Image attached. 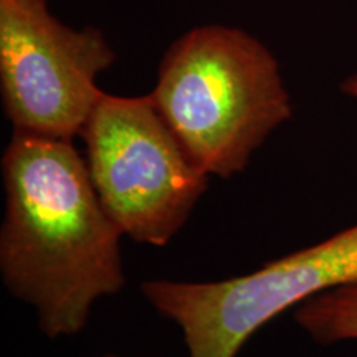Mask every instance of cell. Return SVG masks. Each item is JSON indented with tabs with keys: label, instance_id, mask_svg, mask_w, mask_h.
Listing matches in <instances>:
<instances>
[{
	"label": "cell",
	"instance_id": "1",
	"mask_svg": "<svg viewBox=\"0 0 357 357\" xmlns=\"http://www.w3.org/2000/svg\"><path fill=\"white\" fill-rule=\"evenodd\" d=\"M0 273L45 336H77L126 283L121 236L73 141L13 132L2 158Z\"/></svg>",
	"mask_w": 357,
	"mask_h": 357
},
{
	"label": "cell",
	"instance_id": "2",
	"mask_svg": "<svg viewBox=\"0 0 357 357\" xmlns=\"http://www.w3.org/2000/svg\"><path fill=\"white\" fill-rule=\"evenodd\" d=\"M149 96L192 162L222 178L245 171L293 113L273 53L223 25L197 26L177 38Z\"/></svg>",
	"mask_w": 357,
	"mask_h": 357
},
{
	"label": "cell",
	"instance_id": "3",
	"mask_svg": "<svg viewBox=\"0 0 357 357\" xmlns=\"http://www.w3.org/2000/svg\"><path fill=\"white\" fill-rule=\"evenodd\" d=\"M84 160L98 199L134 243L166 247L208 187L151 96L102 93L84 123Z\"/></svg>",
	"mask_w": 357,
	"mask_h": 357
},
{
	"label": "cell",
	"instance_id": "4",
	"mask_svg": "<svg viewBox=\"0 0 357 357\" xmlns=\"http://www.w3.org/2000/svg\"><path fill=\"white\" fill-rule=\"evenodd\" d=\"M349 283H357V223L248 275L202 283L147 280L141 291L178 326L189 357H236L268 321Z\"/></svg>",
	"mask_w": 357,
	"mask_h": 357
},
{
	"label": "cell",
	"instance_id": "5",
	"mask_svg": "<svg viewBox=\"0 0 357 357\" xmlns=\"http://www.w3.org/2000/svg\"><path fill=\"white\" fill-rule=\"evenodd\" d=\"M116 55L101 30H73L47 0H0V88L13 132L73 141Z\"/></svg>",
	"mask_w": 357,
	"mask_h": 357
},
{
	"label": "cell",
	"instance_id": "6",
	"mask_svg": "<svg viewBox=\"0 0 357 357\" xmlns=\"http://www.w3.org/2000/svg\"><path fill=\"white\" fill-rule=\"evenodd\" d=\"M294 321L319 344L357 341V283L303 301L294 310Z\"/></svg>",
	"mask_w": 357,
	"mask_h": 357
},
{
	"label": "cell",
	"instance_id": "7",
	"mask_svg": "<svg viewBox=\"0 0 357 357\" xmlns=\"http://www.w3.org/2000/svg\"><path fill=\"white\" fill-rule=\"evenodd\" d=\"M341 89H342V93H346L347 96L357 100V73L352 75V77H349V78H346L344 82L341 83Z\"/></svg>",
	"mask_w": 357,
	"mask_h": 357
},
{
	"label": "cell",
	"instance_id": "8",
	"mask_svg": "<svg viewBox=\"0 0 357 357\" xmlns=\"http://www.w3.org/2000/svg\"><path fill=\"white\" fill-rule=\"evenodd\" d=\"M100 357H118V356H113V354H106V356H100Z\"/></svg>",
	"mask_w": 357,
	"mask_h": 357
}]
</instances>
